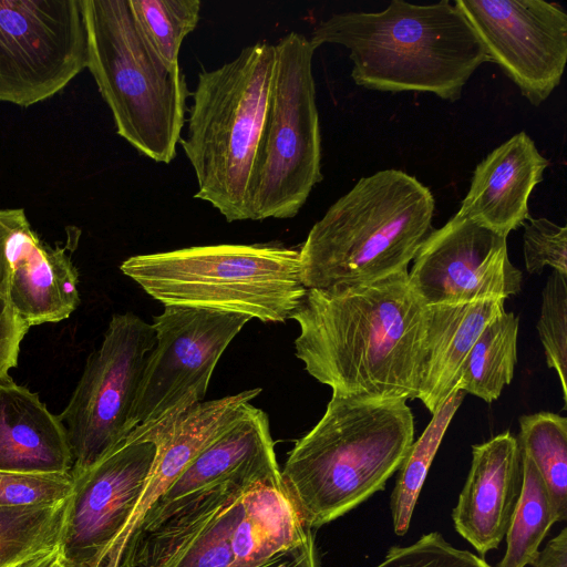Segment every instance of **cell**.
<instances>
[{"instance_id": "obj_1", "label": "cell", "mask_w": 567, "mask_h": 567, "mask_svg": "<svg viewBox=\"0 0 567 567\" xmlns=\"http://www.w3.org/2000/svg\"><path fill=\"white\" fill-rule=\"evenodd\" d=\"M297 358L332 395L413 400L421 382L425 306L408 271L330 289H309L291 315Z\"/></svg>"}, {"instance_id": "obj_2", "label": "cell", "mask_w": 567, "mask_h": 567, "mask_svg": "<svg viewBox=\"0 0 567 567\" xmlns=\"http://www.w3.org/2000/svg\"><path fill=\"white\" fill-rule=\"evenodd\" d=\"M317 49L349 50L359 86L382 92H427L456 101L487 55L454 2L420 6L393 0L380 12L333 13L309 38Z\"/></svg>"}, {"instance_id": "obj_3", "label": "cell", "mask_w": 567, "mask_h": 567, "mask_svg": "<svg viewBox=\"0 0 567 567\" xmlns=\"http://www.w3.org/2000/svg\"><path fill=\"white\" fill-rule=\"evenodd\" d=\"M413 442L405 400L332 395L280 471L285 492L303 524L320 527L383 489Z\"/></svg>"}, {"instance_id": "obj_4", "label": "cell", "mask_w": 567, "mask_h": 567, "mask_svg": "<svg viewBox=\"0 0 567 567\" xmlns=\"http://www.w3.org/2000/svg\"><path fill=\"white\" fill-rule=\"evenodd\" d=\"M431 190L403 171L360 178L310 229L299 249L307 290L379 280L408 271L433 230Z\"/></svg>"}, {"instance_id": "obj_5", "label": "cell", "mask_w": 567, "mask_h": 567, "mask_svg": "<svg viewBox=\"0 0 567 567\" xmlns=\"http://www.w3.org/2000/svg\"><path fill=\"white\" fill-rule=\"evenodd\" d=\"M275 44L257 42L198 74L187 134L179 143L197 183L195 198L228 223L250 220V189L266 120Z\"/></svg>"}, {"instance_id": "obj_6", "label": "cell", "mask_w": 567, "mask_h": 567, "mask_svg": "<svg viewBox=\"0 0 567 567\" xmlns=\"http://www.w3.org/2000/svg\"><path fill=\"white\" fill-rule=\"evenodd\" d=\"M121 271L164 306L285 322L307 289L299 249L279 244H220L136 255Z\"/></svg>"}, {"instance_id": "obj_7", "label": "cell", "mask_w": 567, "mask_h": 567, "mask_svg": "<svg viewBox=\"0 0 567 567\" xmlns=\"http://www.w3.org/2000/svg\"><path fill=\"white\" fill-rule=\"evenodd\" d=\"M81 7L86 68L111 110L116 133L152 161L171 163L190 94L181 66L166 64L150 47L128 0H81Z\"/></svg>"}, {"instance_id": "obj_8", "label": "cell", "mask_w": 567, "mask_h": 567, "mask_svg": "<svg viewBox=\"0 0 567 567\" xmlns=\"http://www.w3.org/2000/svg\"><path fill=\"white\" fill-rule=\"evenodd\" d=\"M266 120L250 189V220L295 217L322 181L312 59L316 48L290 32L276 44Z\"/></svg>"}, {"instance_id": "obj_9", "label": "cell", "mask_w": 567, "mask_h": 567, "mask_svg": "<svg viewBox=\"0 0 567 567\" xmlns=\"http://www.w3.org/2000/svg\"><path fill=\"white\" fill-rule=\"evenodd\" d=\"M249 320L240 315L164 306L162 313L153 317L155 346L144 364L128 435L143 434L203 402L221 354Z\"/></svg>"}, {"instance_id": "obj_10", "label": "cell", "mask_w": 567, "mask_h": 567, "mask_svg": "<svg viewBox=\"0 0 567 567\" xmlns=\"http://www.w3.org/2000/svg\"><path fill=\"white\" fill-rule=\"evenodd\" d=\"M155 330L133 312L112 316L102 343L86 360L72 395L59 414L73 466L82 472L124 441Z\"/></svg>"}, {"instance_id": "obj_11", "label": "cell", "mask_w": 567, "mask_h": 567, "mask_svg": "<svg viewBox=\"0 0 567 567\" xmlns=\"http://www.w3.org/2000/svg\"><path fill=\"white\" fill-rule=\"evenodd\" d=\"M86 64L81 0H0V102L48 100Z\"/></svg>"}, {"instance_id": "obj_12", "label": "cell", "mask_w": 567, "mask_h": 567, "mask_svg": "<svg viewBox=\"0 0 567 567\" xmlns=\"http://www.w3.org/2000/svg\"><path fill=\"white\" fill-rule=\"evenodd\" d=\"M496 63L538 106L559 85L567 62V14L544 0H455Z\"/></svg>"}, {"instance_id": "obj_13", "label": "cell", "mask_w": 567, "mask_h": 567, "mask_svg": "<svg viewBox=\"0 0 567 567\" xmlns=\"http://www.w3.org/2000/svg\"><path fill=\"white\" fill-rule=\"evenodd\" d=\"M152 442L126 437L72 474L59 549L64 567H102L125 530L152 471Z\"/></svg>"}, {"instance_id": "obj_14", "label": "cell", "mask_w": 567, "mask_h": 567, "mask_svg": "<svg viewBox=\"0 0 567 567\" xmlns=\"http://www.w3.org/2000/svg\"><path fill=\"white\" fill-rule=\"evenodd\" d=\"M412 261L409 284L425 307L505 300L522 287L507 237L458 214L430 233Z\"/></svg>"}, {"instance_id": "obj_15", "label": "cell", "mask_w": 567, "mask_h": 567, "mask_svg": "<svg viewBox=\"0 0 567 567\" xmlns=\"http://www.w3.org/2000/svg\"><path fill=\"white\" fill-rule=\"evenodd\" d=\"M250 486L223 484L186 499L131 537L115 567H237L233 535Z\"/></svg>"}, {"instance_id": "obj_16", "label": "cell", "mask_w": 567, "mask_h": 567, "mask_svg": "<svg viewBox=\"0 0 567 567\" xmlns=\"http://www.w3.org/2000/svg\"><path fill=\"white\" fill-rule=\"evenodd\" d=\"M264 482H281V475L269 419L249 402L155 501L126 540L193 495L227 483L252 485Z\"/></svg>"}, {"instance_id": "obj_17", "label": "cell", "mask_w": 567, "mask_h": 567, "mask_svg": "<svg viewBox=\"0 0 567 567\" xmlns=\"http://www.w3.org/2000/svg\"><path fill=\"white\" fill-rule=\"evenodd\" d=\"M522 485V453L509 432L472 446L470 472L452 519L457 533L482 556L504 539Z\"/></svg>"}, {"instance_id": "obj_18", "label": "cell", "mask_w": 567, "mask_h": 567, "mask_svg": "<svg viewBox=\"0 0 567 567\" xmlns=\"http://www.w3.org/2000/svg\"><path fill=\"white\" fill-rule=\"evenodd\" d=\"M6 257V299L29 327L60 322L76 310L79 271L66 248L43 241L28 218L8 237Z\"/></svg>"}, {"instance_id": "obj_19", "label": "cell", "mask_w": 567, "mask_h": 567, "mask_svg": "<svg viewBox=\"0 0 567 567\" xmlns=\"http://www.w3.org/2000/svg\"><path fill=\"white\" fill-rule=\"evenodd\" d=\"M260 392L261 389L258 388L207 402L203 401L143 434L127 436L152 442L156 453L140 501L125 530L107 557L110 561H115L124 542L155 501L198 453L231 424L244 406Z\"/></svg>"}, {"instance_id": "obj_20", "label": "cell", "mask_w": 567, "mask_h": 567, "mask_svg": "<svg viewBox=\"0 0 567 567\" xmlns=\"http://www.w3.org/2000/svg\"><path fill=\"white\" fill-rule=\"evenodd\" d=\"M549 162L519 132L477 164L456 214L507 237L529 216L528 198Z\"/></svg>"}, {"instance_id": "obj_21", "label": "cell", "mask_w": 567, "mask_h": 567, "mask_svg": "<svg viewBox=\"0 0 567 567\" xmlns=\"http://www.w3.org/2000/svg\"><path fill=\"white\" fill-rule=\"evenodd\" d=\"M73 456L65 426L39 395L0 379V472L71 473Z\"/></svg>"}, {"instance_id": "obj_22", "label": "cell", "mask_w": 567, "mask_h": 567, "mask_svg": "<svg viewBox=\"0 0 567 567\" xmlns=\"http://www.w3.org/2000/svg\"><path fill=\"white\" fill-rule=\"evenodd\" d=\"M504 299L425 307V347L416 399L433 414L451 395L482 330L505 311Z\"/></svg>"}, {"instance_id": "obj_23", "label": "cell", "mask_w": 567, "mask_h": 567, "mask_svg": "<svg viewBox=\"0 0 567 567\" xmlns=\"http://www.w3.org/2000/svg\"><path fill=\"white\" fill-rule=\"evenodd\" d=\"M310 534L282 482L257 483L244 494L241 515L234 530L236 565H255Z\"/></svg>"}, {"instance_id": "obj_24", "label": "cell", "mask_w": 567, "mask_h": 567, "mask_svg": "<svg viewBox=\"0 0 567 567\" xmlns=\"http://www.w3.org/2000/svg\"><path fill=\"white\" fill-rule=\"evenodd\" d=\"M518 317L504 311L481 332L472 347L455 389L487 403L497 400L514 377L517 362Z\"/></svg>"}, {"instance_id": "obj_25", "label": "cell", "mask_w": 567, "mask_h": 567, "mask_svg": "<svg viewBox=\"0 0 567 567\" xmlns=\"http://www.w3.org/2000/svg\"><path fill=\"white\" fill-rule=\"evenodd\" d=\"M517 443L548 492L555 523L567 518V419L553 412L519 417Z\"/></svg>"}, {"instance_id": "obj_26", "label": "cell", "mask_w": 567, "mask_h": 567, "mask_svg": "<svg viewBox=\"0 0 567 567\" xmlns=\"http://www.w3.org/2000/svg\"><path fill=\"white\" fill-rule=\"evenodd\" d=\"M464 399V391L454 389L445 402L432 414L421 436L412 443L399 468L391 494L390 509L396 535H404L411 523L414 507L430 466L443 436Z\"/></svg>"}, {"instance_id": "obj_27", "label": "cell", "mask_w": 567, "mask_h": 567, "mask_svg": "<svg viewBox=\"0 0 567 567\" xmlns=\"http://www.w3.org/2000/svg\"><path fill=\"white\" fill-rule=\"evenodd\" d=\"M522 453V452H520ZM523 485L506 533V551L496 567H526L532 563L553 524L545 483L533 462L522 453Z\"/></svg>"}, {"instance_id": "obj_28", "label": "cell", "mask_w": 567, "mask_h": 567, "mask_svg": "<svg viewBox=\"0 0 567 567\" xmlns=\"http://www.w3.org/2000/svg\"><path fill=\"white\" fill-rule=\"evenodd\" d=\"M68 499L54 505L0 507V567L59 546Z\"/></svg>"}, {"instance_id": "obj_29", "label": "cell", "mask_w": 567, "mask_h": 567, "mask_svg": "<svg viewBox=\"0 0 567 567\" xmlns=\"http://www.w3.org/2000/svg\"><path fill=\"white\" fill-rule=\"evenodd\" d=\"M143 37L168 65L177 66L184 39L199 22V0H128Z\"/></svg>"}, {"instance_id": "obj_30", "label": "cell", "mask_w": 567, "mask_h": 567, "mask_svg": "<svg viewBox=\"0 0 567 567\" xmlns=\"http://www.w3.org/2000/svg\"><path fill=\"white\" fill-rule=\"evenodd\" d=\"M537 331L545 350L546 363L558 375L564 402H567V276L555 270L542 291Z\"/></svg>"}, {"instance_id": "obj_31", "label": "cell", "mask_w": 567, "mask_h": 567, "mask_svg": "<svg viewBox=\"0 0 567 567\" xmlns=\"http://www.w3.org/2000/svg\"><path fill=\"white\" fill-rule=\"evenodd\" d=\"M72 489L71 473L0 472V507L54 505L68 499Z\"/></svg>"}, {"instance_id": "obj_32", "label": "cell", "mask_w": 567, "mask_h": 567, "mask_svg": "<svg viewBox=\"0 0 567 567\" xmlns=\"http://www.w3.org/2000/svg\"><path fill=\"white\" fill-rule=\"evenodd\" d=\"M374 567H491L482 557L449 544L441 534L423 535L410 546H393Z\"/></svg>"}, {"instance_id": "obj_33", "label": "cell", "mask_w": 567, "mask_h": 567, "mask_svg": "<svg viewBox=\"0 0 567 567\" xmlns=\"http://www.w3.org/2000/svg\"><path fill=\"white\" fill-rule=\"evenodd\" d=\"M526 270L539 274L546 266L567 276V228L551 220L528 216L522 225Z\"/></svg>"}, {"instance_id": "obj_34", "label": "cell", "mask_w": 567, "mask_h": 567, "mask_svg": "<svg viewBox=\"0 0 567 567\" xmlns=\"http://www.w3.org/2000/svg\"><path fill=\"white\" fill-rule=\"evenodd\" d=\"M29 329L9 301L0 296V379L17 367L20 346Z\"/></svg>"}, {"instance_id": "obj_35", "label": "cell", "mask_w": 567, "mask_h": 567, "mask_svg": "<svg viewBox=\"0 0 567 567\" xmlns=\"http://www.w3.org/2000/svg\"><path fill=\"white\" fill-rule=\"evenodd\" d=\"M248 567H318L312 534Z\"/></svg>"}, {"instance_id": "obj_36", "label": "cell", "mask_w": 567, "mask_h": 567, "mask_svg": "<svg viewBox=\"0 0 567 567\" xmlns=\"http://www.w3.org/2000/svg\"><path fill=\"white\" fill-rule=\"evenodd\" d=\"M25 218L23 208L0 209V296L4 298L8 277L6 244L12 230Z\"/></svg>"}, {"instance_id": "obj_37", "label": "cell", "mask_w": 567, "mask_h": 567, "mask_svg": "<svg viewBox=\"0 0 567 567\" xmlns=\"http://www.w3.org/2000/svg\"><path fill=\"white\" fill-rule=\"evenodd\" d=\"M532 567H567V528L551 538L529 564Z\"/></svg>"}, {"instance_id": "obj_38", "label": "cell", "mask_w": 567, "mask_h": 567, "mask_svg": "<svg viewBox=\"0 0 567 567\" xmlns=\"http://www.w3.org/2000/svg\"><path fill=\"white\" fill-rule=\"evenodd\" d=\"M13 567H64V565L59 546H55L40 550L17 563Z\"/></svg>"}, {"instance_id": "obj_39", "label": "cell", "mask_w": 567, "mask_h": 567, "mask_svg": "<svg viewBox=\"0 0 567 567\" xmlns=\"http://www.w3.org/2000/svg\"><path fill=\"white\" fill-rule=\"evenodd\" d=\"M13 566H14V565H13ZM13 566H11V567H13Z\"/></svg>"}]
</instances>
